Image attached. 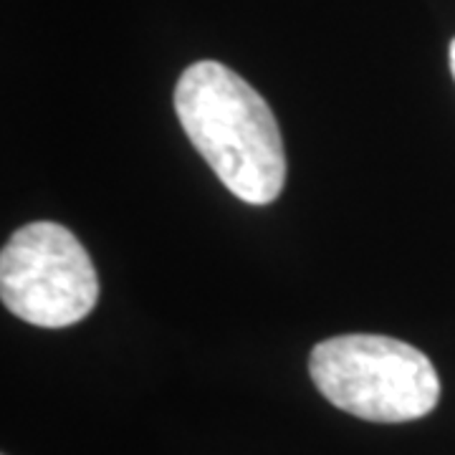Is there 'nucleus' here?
<instances>
[{
    "label": "nucleus",
    "instance_id": "nucleus-4",
    "mask_svg": "<svg viewBox=\"0 0 455 455\" xmlns=\"http://www.w3.org/2000/svg\"><path fill=\"white\" fill-rule=\"evenodd\" d=\"M451 71H453V79H455V38H453V44H451Z\"/></svg>",
    "mask_w": 455,
    "mask_h": 455
},
{
    "label": "nucleus",
    "instance_id": "nucleus-1",
    "mask_svg": "<svg viewBox=\"0 0 455 455\" xmlns=\"http://www.w3.org/2000/svg\"><path fill=\"white\" fill-rule=\"evenodd\" d=\"M188 140L228 190L251 205L274 203L286 182V149L268 101L218 61L188 66L175 86Z\"/></svg>",
    "mask_w": 455,
    "mask_h": 455
},
{
    "label": "nucleus",
    "instance_id": "nucleus-2",
    "mask_svg": "<svg viewBox=\"0 0 455 455\" xmlns=\"http://www.w3.org/2000/svg\"><path fill=\"white\" fill-rule=\"evenodd\" d=\"M309 372L326 400L370 423H410L433 412L440 379L412 344L382 334H341L311 349Z\"/></svg>",
    "mask_w": 455,
    "mask_h": 455
},
{
    "label": "nucleus",
    "instance_id": "nucleus-3",
    "mask_svg": "<svg viewBox=\"0 0 455 455\" xmlns=\"http://www.w3.org/2000/svg\"><path fill=\"white\" fill-rule=\"evenodd\" d=\"M0 299L28 324L64 329L97 307L99 278L86 248L68 228L36 220L18 228L3 245Z\"/></svg>",
    "mask_w": 455,
    "mask_h": 455
}]
</instances>
